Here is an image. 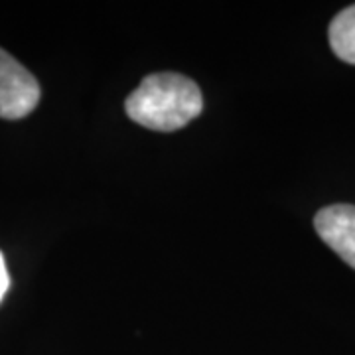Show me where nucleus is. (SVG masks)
Returning a JSON list of instances; mask_svg holds the SVG:
<instances>
[{"label":"nucleus","instance_id":"obj_1","mask_svg":"<svg viewBox=\"0 0 355 355\" xmlns=\"http://www.w3.org/2000/svg\"><path fill=\"white\" fill-rule=\"evenodd\" d=\"M127 114L142 127L172 132L186 127L203 109L202 91L196 81L180 73H153L125 101Z\"/></svg>","mask_w":355,"mask_h":355},{"label":"nucleus","instance_id":"obj_2","mask_svg":"<svg viewBox=\"0 0 355 355\" xmlns=\"http://www.w3.org/2000/svg\"><path fill=\"white\" fill-rule=\"evenodd\" d=\"M40 97L36 77L0 48V119H24L38 107Z\"/></svg>","mask_w":355,"mask_h":355},{"label":"nucleus","instance_id":"obj_3","mask_svg":"<svg viewBox=\"0 0 355 355\" xmlns=\"http://www.w3.org/2000/svg\"><path fill=\"white\" fill-rule=\"evenodd\" d=\"M314 227L322 241L355 268V205L336 203L320 209Z\"/></svg>","mask_w":355,"mask_h":355},{"label":"nucleus","instance_id":"obj_4","mask_svg":"<svg viewBox=\"0 0 355 355\" xmlns=\"http://www.w3.org/2000/svg\"><path fill=\"white\" fill-rule=\"evenodd\" d=\"M328 38L334 53L345 64L355 65V4L343 8L331 20Z\"/></svg>","mask_w":355,"mask_h":355},{"label":"nucleus","instance_id":"obj_5","mask_svg":"<svg viewBox=\"0 0 355 355\" xmlns=\"http://www.w3.org/2000/svg\"><path fill=\"white\" fill-rule=\"evenodd\" d=\"M8 286H10V277H8V268H6L4 254L0 253V302H2V298L6 296Z\"/></svg>","mask_w":355,"mask_h":355}]
</instances>
